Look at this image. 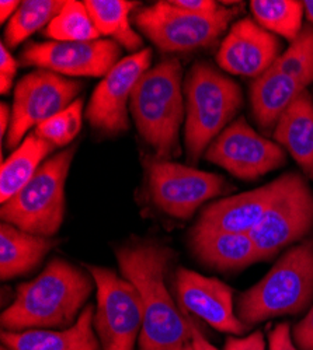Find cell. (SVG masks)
I'll use <instances>...</instances> for the list:
<instances>
[{
    "mask_svg": "<svg viewBox=\"0 0 313 350\" xmlns=\"http://www.w3.org/2000/svg\"><path fill=\"white\" fill-rule=\"evenodd\" d=\"M187 318H188V323H190V328H191V343L194 346L195 350H218L215 346H212L207 338L204 336V334L200 331V328L197 327V323L195 321L187 314V312H183Z\"/></svg>",
    "mask_w": 313,
    "mask_h": 350,
    "instance_id": "e575fe53",
    "label": "cell"
},
{
    "mask_svg": "<svg viewBox=\"0 0 313 350\" xmlns=\"http://www.w3.org/2000/svg\"><path fill=\"white\" fill-rule=\"evenodd\" d=\"M298 175V172L282 174L277 180L260 188L222 198L201 212L195 226L249 234L258 227L274 203L294 185Z\"/></svg>",
    "mask_w": 313,
    "mask_h": 350,
    "instance_id": "2e32d148",
    "label": "cell"
},
{
    "mask_svg": "<svg viewBox=\"0 0 313 350\" xmlns=\"http://www.w3.org/2000/svg\"><path fill=\"white\" fill-rule=\"evenodd\" d=\"M20 2L17 0H3V2H0V21L5 23L8 18L10 20L13 17V14L17 12V9L20 8Z\"/></svg>",
    "mask_w": 313,
    "mask_h": 350,
    "instance_id": "d590c367",
    "label": "cell"
},
{
    "mask_svg": "<svg viewBox=\"0 0 313 350\" xmlns=\"http://www.w3.org/2000/svg\"><path fill=\"white\" fill-rule=\"evenodd\" d=\"M152 49L144 48L114 66L99 83L89 101L86 118L105 135H118L129 128L128 103L136 83L151 69Z\"/></svg>",
    "mask_w": 313,
    "mask_h": 350,
    "instance_id": "4fadbf2b",
    "label": "cell"
},
{
    "mask_svg": "<svg viewBox=\"0 0 313 350\" xmlns=\"http://www.w3.org/2000/svg\"><path fill=\"white\" fill-rule=\"evenodd\" d=\"M18 64L6 48L5 42L0 45V93L8 94L13 85Z\"/></svg>",
    "mask_w": 313,
    "mask_h": 350,
    "instance_id": "f546056e",
    "label": "cell"
},
{
    "mask_svg": "<svg viewBox=\"0 0 313 350\" xmlns=\"http://www.w3.org/2000/svg\"><path fill=\"white\" fill-rule=\"evenodd\" d=\"M121 46L112 40L89 42H32L21 53V65L62 76L104 77L120 62Z\"/></svg>",
    "mask_w": 313,
    "mask_h": 350,
    "instance_id": "5bb4252c",
    "label": "cell"
},
{
    "mask_svg": "<svg viewBox=\"0 0 313 350\" xmlns=\"http://www.w3.org/2000/svg\"><path fill=\"white\" fill-rule=\"evenodd\" d=\"M93 318L95 307L88 304L66 329H2V343L8 350H103L95 334Z\"/></svg>",
    "mask_w": 313,
    "mask_h": 350,
    "instance_id": "d6986e66",
    "label": "cell"
},
{
    "mask_svg": "<svg viewBox=\"0 0 313 350\" xmlns=\"http://www.w3.org/2000/svg\"><path fill=\"white\" fill-rule=\"evenodd\" d=\"M303 6H305V14L309 23L313 24V0H306V2H303Z\"/></svg>",
    "mask_w": 313,
    "mask_h": 350,
    "instance_id": "74e56055",
    "label": "cell"
},
{
    "mask_svg": "<svg viewBox=\"0 0 313 350\" xmlns=\"http://www.w3.org/2000/svg\"><path fill=\"white\" fill-rule=\"evenodd\" d=\"M83 100L77 98L66 109L56 113L36 128V133L52 143L55 148H64L75 140L82 129Z\"/></svg>",
    "mask_w": 313,
    "mask_h": 350,
    "instance_id": "f1b7e54d",
    "label": "cell"
},
{
    "mask_svg": "<svg viewBox=\"0 0 313 350\" xmlns=\"http://www.w3.org/2000/svg\"><path fill=\"white\" fill-rule=\"evenodd\" d=\"M303 90L306 89L302 84L274 66L251 83V111L255 122L264 133L274 132L281 115Z\"/></svg>",
    "mask_w": 313,
    "mask_h": 350,
    "instance_id": "44dd1931",
    "label": "cell"
},
{
    "mask_svg": "<svg viewBox=\"0 0 313 350\" xmlns=\"http://www.w3.org/2000/svg\"><path fill=\"white\" fill-rule=\"evenodd\" d=\"M223 350H266V340L262 331H254L245 338L232 335L226 339Z\"/></svg>",
    "mask_w": 313,
    "mask_h": 350,
    "instance_id": "d6a6232c",
    "label": "cell"
},
{
    "mask_svg": "<svg viewBox=\"0 0 313 350\" xmlns=\"http://www.w3.org/2000/svg\"><path fill=\"white\" fill-rule=\"evenodd\" d=\"M9 124H12V109L8 104L2 103L0 105V133H2V137H5L8 128H10Z\"/></svg>",
    "mask_w": 313,
    "mask_h": 350,
    "instance_id": "8d00e7d4",
    "label": "cell"
},
{
    "mask_svg": "<svg viewBox=\"0 0 313 350\" xmlns=\"http://www.w3.org/2000/svg\"><path fill=\"white\" fill-rule=\"evenodd\" d=\"M183 69L175 57L147 70L129 101L139 135L155 150L156 159L172 160L180 156V128L184 120Z\"/></svg>",
    "mask_w": 313,
    "mask_h": 350,
    "instance_id": "3957f363",
    "label": "cell"
},
{
    "mask_svg": "<svg viewBox=\"0 0 313 350\" xmlns=\"http://www.w3.org/2000/svg\"><path fill=\"white\" fill-rule=\"evenodd\" d=\"M184 350H195V349H194V346H192V343H191V342H190V343H188V345H187V346H186V347H184Z\"/></svg>",
    "mask_w": 313,
    "mask_h": 350,
    "instance_id": "f35d334b",
    "label": "cell"
},
{
    "mask_svg": "<svg viewBox=\"0 0 313 350\" xmlns=\"http://www.w3.org/2000/svg\"><path fill=\"white\" fill-rule=\"evenodd\" d=\"M291 334L292 331L288 323L277 324L268 334L270 350H299Z\"/></svg>",
    "mask_w": 313,
    "mask_h": 350,
    "instance_id": "1f68e13d",
    "label": "cell"
},
{
    "mask_svg": "<svg viewBox=\"0 0 313 350\" xmlns=\"http://www.w3.org/2000/svg\"><path fill=\"white\" fill-rule=\"evenodd\" d=\"M168 3L192 14H215L222 5L212 0H168Z\"/></svg>",
    "mask_w": 313,
    "mask_h": 350,
    "instance_id": "836d02e7",
    "label": "cell"
},
{
    "mask_svg": "<svg viewBox=\"0 0 313 350\" xmlns=\"http://www.w3.org/2000/svg\"><path fill=\"white\" fill-rule=\"evenodd\" d=\"M190 244L198 260L219 272H239L259 262L258 250L250 234L243 232L195 226Z\"/></svg>",
    "mask_w": 313,
    "mask_h": 350,
    "instance_id": "ac0fdd59",
    "label": "cell"
},
{
    "mask_svg": "<svg viewBox=\"0 0 313 350\" xmlns=\"http://www.w3.org/2000/svg\"><path fill=\"white\" fill-rule=\"evenodd\" d=\"M281 46L277 36L246 17L231 27L216 52V62L231 75L258 79L275 64Z\"/></svg>",
    "mask_w": 313,
    "mask_h": 350,
    "instance_id": "e0dca14e",
    "label": "cell"
},
{
    "mask_svg": "<svg viewBox=\"0 0 313 350\" xmlns=\"http://www.w3.org/2000/svg\"><path fill=\"white\" fill-rule=\"evenodd\" d=\"M175 291L183 312H190L219 332L243 335L249 327L234 310V290L216 278L179 268Z\"/></svg>",
    "mask_w": 313,
    "mask_h": 350,
    "instance_id": "9a60e30c",
    "label": "cell"
},
{
    "mask_svg": "<svg viewBox=\"0 0 313 350\" xmlns=\"http://www.w3.org/2000/svg\"><path fill=\"white\" fill-rule=\"evenodd\" d=\"M116 256L121 276L138 288L144 307L139 350H184L191 342L188 318L166 287L173 250L152 241H136L118 247Z\"/></svg>",
    "mask_w": 313,
    "mask_h": 350,
    "instance_id": "6da1fadb",
    "label": "cell"
},
{
    "mask_svg": "<svg viewBox=\"0 0 313 350\" xmlns=\"http://www.w3.org/2000/svg\"><path fill=\"white\" fill-rule=\"evenodd\" d=\"M148 188L158 209L173 219L188 220L200 206L225 192L222 175L168 160L148 163Z\"/></svg>",
    "mask_w": 313,
    "mask_h": 350,
    "instance_id": "9c48e42d",
    "label": "cell"
},
{
    "mask_svg": "<svg viewBox=\"0 0 313 350\" xmlns=\"http://www.w3.org/2000/svg\"><path fill=\"white\" fill-rule=\"evenodd\" d=\"M95 286L88 269L53 258L34 280L17 286L14 301L2 312V328L10 332L66 329L86 307Z\"/></svg>",
    "mask_w": 313,
    "mask_h": 350,
    "instance_id": "7a4b0ae2",
    "label": "cell"
},
{
    "mask_svg": "<svg viewBox=\"0 0 313 350\" xmlns=\"http://www.w3.org/2000/svg\"><path fill=\"white\" fill-rule=\"evenodd\" d=\"M86 5L93 23L101 37H111L118 45L124 46L134 53L142 51L140 36L134 30L129 13L138 5L136 2L127 0H88Z\"/></svg>",
    "mask_w": 313,
    "mask_h": 350,
    "instance_id": "cb8c5ba5",
    "label": "cell"
},
{
    "mask_svg": "<svg viewBox=\"0 0 313 350\" xmlns=\"http://www.w3.org/2000/svg\"><path fill=\"white\" fill-rule=\"evenodd\" d=\"M250 10L255 23L274 36L292 42L302 31L303 2L297 0H251Z\"/></svg>",
    "mask_w": 313,
    "mask_h": 350,
    "instance_id": "d4e9b609",
    "label": "cell"
},
{
    "mask_svg": "<svg viewBox=\"0 0 313 350\" xmlns=\"http://www.w3.org/2000/svg\"><path fill=\"white\" fill-rule=\"evenodd\" d=\"M2 350H8V349H5V347H2Z\"/></svg>",
    "mask_w": 313,
    "mask_h": 350,
    "instance_id": "ab89813d",
    "label": "cell"
},
{
    "mask_svg": "<svg viewBox=\"0 0 313 350\" xmlns=\"http://www.w3.org/2000/svg\"><path fill=\"white\" fill-rule=\"evenodd\" d=\"M313 304V237L284 252L270 272L238 300L236 315L249 328Z\"/></svg>",
    "mask_w": 313,
    "mask_h": 350,
    "instance_id": "277c9868",
    "label": "cell"
},
{
    "mask_svg": "<svg viewBox=\"0 0 313 350\" xmlns=\"http://www.w3.org/2000/svg\"><path fill=\"white\" fill-rule=\"evenodd\" d=\"M66 2L62 0H25L9 20L5 30V44L9 48L18 46L42 27L48 25L61 13Z\"/></svg>",
    "mask_w": 313,
    "mask_h": 350,
    "instance_id": "484cf974",
    "label": "cell"
},
{
    "mask_svg": "<svg viewBox=\"0 0 313 350\" xmlns=\"http://www.w3.org/2000/svg\"><path fill=\"white\" fill-rule=\"evenodd\" d=\"M187 160L197 164L242 107L238 83L208 62H197L184 81Z\"/></svg>",
    "mask_w": 313,
    "mask_h": 350,
    "instance_id": "5b68a950",
    "label": "cell"
},
{
    "mask_svg": "<svg viewBox=\"0 0 313 350\" xmlns=\"http://www.w3.org/2000/svg\"><path fill=\"white\" fill-rule=\"evenodd\" d=\"M45 36L56 42H89L101 40L84 2L68 0L61 13L45 28Z\"/></svg>",
    "mask_w": 313,
    "mask_h": 350,
    "instance_id": "4316f807",
    "label": "cell"
},
{
    "mask_svg": "<svg viewBox=\"0 0 313 350\" xmlns=\"http://www.w3.org/2000/svg\"><path fill=\"white\" fill-rule=\"evenodd\" d=\"M83 84L62 75L37 69L16 85L8 148L16 150L32 128H37L75 103Z\"/></svg>",
    "mask_w": 313,
    "mask_h": 350,
    "instance_id": "30bf717a",
    "label": "cell"
},
{
    "mask_svg": "<svg viewBox=\"0 0 313 350\" xmlns=\"http://www.w3.org/2000/svg\"><path fill=\"white\" fill-rule=\"evenodd\" d=\"M205 159L236 178L251 181L282 167L287 154L278 143L259 135L245 118H239L210 144Z\"/></svg>",
    "mask_w": 313,
    "mask_h": 350,
    "instance_id": "8fae6325",
    "label": "cell"
},
{
    "mask_svg": "<svg viewBox=\"0 0 313 350\" xmlns=\"http://www.w3.org/2000/svg\"><path fill=\"white\" fill-rule=\"evenodd\" d=\"M55 149V146L40 137L36 132L28 135L18 148L2 161L0 170V202L6 203L17 195L30 181L42 160Z\"/></svg>",
    "mask_w": 313,
    "mask_h": 350,
    "instance_id": "603a6c76",
    "label": "cell"
},
{
    "mask_svg": "<svg viewBox=\"0 0 313 350\" xmlns=\"http://www.w3.org/2000/svg\"><path fill=\"white\" fill-rule=\"evenodd\" d=\"M273 137L290 152L305 177L313 181V97L308 90L281 115Z\"/></svg>",
    "mask_w": 313,
    "mask_h": 350,
    "instance_id": "ffe728a7",
    "label": "cell"
},
{
    "mask_svg": "<svg viewBox=\"0 0 313 350\" xmlns=\"http://www.w3.org/2000/svg\"><path fill=\"white\" fill-rule=\"evenodd\" d=\"M239 13L222 6L215 14H192L167 2L140 9L135 16L139 31L163 52H190L211 45Z\"/></svg>",
    "mask_w": 313,
    "mask_h": 350,
    "instance_id": "52a82bcc",
    "label": "cell"
},
{
    "mask_svg": "<svg viewBox=\"0 0 313 350\" xmlns=\"http://www.w3.org/2000/svg\"><path fill=\"white\" fill-rule=\"evenodd\" d=\"M313 230V191L299 174L263 220L249 234L258 250L259 262L273 259L279 251L305 240Z\"/></svg>",
    "mask_w": 313,
    "mask_h": 350,
    "instance_id": "7c38bea8",
    "label": "cell"
},
{
    "mask_svg": "<svg viewBox=\"0 0 313 350\" xmlns=\"http://www.w3.org/2000/svg\"><path fill=\"white\" fill-rule=\"evenodd\" d=\"M58 244L60 240L53 237L30 234L3 221L0 226V278L9 280L30 273Z\"/></svg>",
    "mask_w": 313,
    "mask_h": 350,
    "instance_id": "7402d4cb",
    "label": "cell"
},
{
    "mask_svg": "<svg viewBox=\"0 0 313 350\" xmlns=\"http://www.w3.org/2000/svg\"><path fill=\"white\" fill-rule=\"evenodd\" d=\"M97 287L93 327L103 350H134L144 327L138 288L116 271L86 265Z\"/></svg>",
    "mask_w": 313,
    "mask_h": 350,
    "instance_id": "ba28073f",
    "label": "cell"
},
{
    "mask_svg": "<svg viewBox=\"0 0 313 350\" xmlns=\"http://www.w3.org/2000/svg\"><path fill=\"white\" fill-rule=\"evenodd\" d=\"M273 66L292 77L305 89L313 83V24L303 25L299 36L279 55Z\"/></svg>",
    "mask_w": 313,
    "mask_h": 350,
    "instance_id": "83f0119b",
    "label": "cell"
},
{
    "mask_svg": "<svg viewBox=\"0 0 313 350\" xmlns=\"http://www.w3.org/2000/svg\"><path fill=\"white\" fill-rule=\"evenodd\" d=\"M72 144L48 159L27 185L2 205L5 223L30 234L53 237L65 217V183L76 153Z\"/></svg>",
    "mask_w": 313,
    "mask_h": 350,
    "instance_id": "8992f818",
    "label": "cell"
},
{
    "mask_svg": "<svg viewBox=\"0 0 313 350\" xmlns=\"http://www.w3.org/2000/svg\"><path fill=\"white\" fill-rule=\"evenodd\" d=\"M292 339L299 350H313V304L305 318L294 327Z\"/></svg>",
    "mask_w": 313,
    "mask_h": 350,
    "instance_id": "4dcf8cb0",
    "label": "cell"
}]
</instances>
